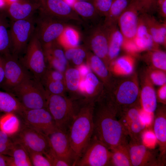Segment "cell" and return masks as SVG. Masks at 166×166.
<instances>
[{
    "instance_id": "38",
    "label": "cell",
    "mask_w": 166,
    "mask_h": 166,
    "mask_svg": "<svg viewBox=\"0 0 166 166\" xmlns=\"http://www.w3.org/2000/svg\"><path fill=\"white\" fill-rule=\"evenodd\" d=\"M48 94L64 95L65 85L61 81H45L41 82Z\"/></svg>"
},
{
    "instance_id": "40",
    "label": "cell",
    "mask_w": 166,
    "mask_h": 166,
    "mask_svg": "<svg viewBox=\"0 0 166 166\" xmlns=\"http://www.w3.org/2000/svg\"><path fill=\"white\" fill-rule=\"evenodd\" d=\"M157 0H131L142 13L148 14L156 10Z\"/></svg>"
},
{
    "instance_id": "3",
    "label": "cell",
    "mask_w": 166,
    "mask_h": 166,
    "mask_svg": "<svg viewBox=\"0 0 166 166\" xmlns=\"http://www.w3.org/2000/svg\"><path fill=\"white\" fill-rule=\"evenodd\" d=\"M26 109L46 107L47 93L40 82L32 75L25 79L9 92Z\"/></svg>"
},
{
    "instance_id": "35",
    "label": "cell",
    "mask_w": 166,
    "mask_h": 166,
    "mask_svg": "<svg viewBox=\"0 0 166 166\" xmlns=\"http://www.w3.org/2000/svg\"><path fill=\"white\" fill-rule=\"evenodd\" d=\"M147 51L144 55V58L149 65V67L160 69L166 72V52L158 48Z\"/></svg>"
},
{
    "instance_id": "7",
    "label": "cell",
    "mask_w": 166,
    "mask_h": 166,
    "mask_svg": "<svg viewBox=\"0 0 166 166\" xmlns=\"http://www.w3.org/2000/svg\"><path fill=\"white\" fill-rule=\"evenodd\" d=\"M85 33L84 41L93 53L109 65L108 53L110 27L102 24L89 26Z\"/></svg>"
},
{
    "instance_id": "52",
    "label": "cell",
    "mask_w": 166,
    "mask_h": 166,
    "mask_svg": "<svg viewBox=\"0 0 166 166\" xmlns=\"http://www.w3.org/2000/svg\"><path fill=\"white\" fill-rule=\"evenodd\" d=\"M7 6L6 0H0V10L6 8Z\"/></svg>"
},
{
    "instance_id": "27",
    "label": "cell",
    "mask_w": 166,
    "mask_h": 166,
    "mask_svg": "<svg viewBox=\"0 0 166 166\" xmlns=\"http://www.w3.org/2000/svg\"><path fill=\"white\" fill-rule=\"evenodd\" d=\"M75 12L83 21L89 26L95 25V21L100 16L93 5L84 1H76L72 6Z\"/></svg>"
},
{
    "instance_id": "10",
    "label": "cell",
    "mask_w": 166,
    "mask_h": 166,
    "mask_svg": "<svg viewBox=\"0 0 166 166\" xmlns=\"http://www.w3.org/2000/svg\"><path fill=\"white\" fill-rule=\"evenodd\" d=\"M111 154L110 150L107 147L93 135L75 166H110Z\"/></svg>"
},
{
    "instance_id": "32",
    "label": "cell",
    "mask_w": 166,
    "mask_h": 166,
    "mask_svg": "<svg viewBox=\"0 0 166 166\" xmlns=\"http://www.w3.org/2000/svg\"><path fill=\"white\" fill-rule=\"evenodd\" d=\"M128 144L120 145L110 150V166H132Z\"/></svg>"
},
{
    "instance_id": "25",
    "label": "cell",
    "mask_w": 166,
    "mask_h": 166,
    "mask_svg": "<svg viewBox=\"0 0 166 166\" xmlns=\"http://www.w3.org/2000/svg\"><path fill=\"white\" fill-rule=\"evenodd\" d=\"M134 57L127 54L117 57L111 64L112 73L118 76H128L133 73L135 65Z\"/></svg>"
},
{
    "instance_id": "15",
    "label": "cell",
    "mask_w": 166,
    "mask_h": 166,
    "mask_svg": "<svg viewBox=\"0 0 166 166\" xmlns=\"http://www.w3.org/2000/svg\"><path fill=\"white\" fill-rule=\"evenodd\" d=\"M34 29L33 24L29 18L15 20L10 33L13 51L18 54L24 49L30 39Z\"/></svg>"
},
{
    "instance_id": "17",
    "label": "cell",
    "mask_w": 166,
    "mask_h": 166,
    "mask_svg": "<svg viewBox=\"0 0 166 166\" xmlns=\"http://www.w3.org/2000/svg\"><path fill=\"white\" fill-rule=\"evenodd\" d=\"M45 17L40 23L39 33L37 34L42 46L56 41L68 26L64 22L45 14Z\"/></svg>"
},
{
    "instance_id": "22",
    "label": "cell",
    "mask_w": 166,
    "mask_h": 166,
    "mask_svg": "<svg viewBox=\"0 0 166 166\" xmlns=\"http://www.w3.org/2000/svg\"><path fill=\"white\" fill-rule=\"evenodd\" d=\"M154 42L159 45L166 46V23H161L147 13L141 14Z\"/></svg>"
},
{
    "instance_id": "48",
    "label": "cell",
    "mask_w": 166,
    "mask_h": 166,
    "mask_svg": "<svg viewBox=\"0 0 166 166\" xmlns=\"http://www.w3.org/2000/svg\"><path fill=\"white\" fill-rule=\"evenodd\" d=\"M156 10L163 18H166V0H157Z\"/></svg>"
},
{
    "instance_id": "1",
    "label": "cell",
    "mask_w": 166,
    "mask_h": 166,
    "mask_svg": "<svg viewBox=\"0 0 166 166\" xmlns=\"http://www.w3.org/2000/svg\"><path fill=\"white\" fill-rule=\"evenodd\" d=\"M117 110L103 92L95 100L93 135L110 149L128 143V135L118 120Z\"/></svg>"
},
{
    "instance_id": "18",
    "label": "cell",
    "mask_w": 166,
    "mask_h": 166,
    "mask_svg": "<svg viewBox=\"0 0 166 166\" xmlns=\"http://www.w3.org/2000/svg\"><path fill=\"white\" fill-rule=\"evenodd\" d=\"M160 104L157 105L153 114V131L158 144L160 157L166 165V105Z\"/></svg>"
},
{
    "instance_id": "46",
    "label": "cell",
    "mask_w": 166,
    "mask_h": 166,
    "mask_svg": "<svg viewBox=\"0 0 166 166\" xmlns=\"http://www.w3.org/2000/svg\"><path fill=\"white\" fill-rule=\"evenodd\" d=\"M122 48L127 52L128 54L133 57L139 52L133 39L128 40L124 38Z\"/></svg>"
},
{
    "instance_id": "42",
    "label": "cell",
    "mask_w": 166,
    "mask_h": 166,
    "mask_svg": "<svg viewBox=\"0 0 166 166\" xmlns=\"http://www.w3.org/2000/svg\"><path fill=\"white\" fill-rule=\"evenodd\" d=\"M13 143L11 137L0 129V154L8 156Z\"/></svg>"
},
{
    "instance_id": "39",
    "label": "cell",
    "mask_w": 166,
    "mask_h": 166,
    "mask_svg": "<svg viewBox=\"0 0 166 166\" xmlns=\"http://www.w3.org/2000/svg\"><path fill=\"white\" fill-rule=\"evenodd\" d=\"M11 45L10 34L0 17V53H6Z\"/></svg>"
},
{
    "instance_id": "44",
    "label": "cell",
    "mask_w": 166,
    "mask_h": 166,
    "mask_svg": "<svg viewBox=\"0 0 166 166\" xmlns=\"http://www.w3.org/2000/svg\"><path fill=\"white\" fill-rule=\"evenodd\" d=\"M49 80L61 81L64 82V77L62 73L50 67L47 68L40 82Z\"/></svg>"
},
{
    "instance_id": "30",
    "label": "cell",
    "mask_w": 166,
    "mask_h": 166,
    "mask_svg": "<svg viewBox=\"0 0 166 166\" xmlns=\"http://www.w3.org/2000/svg\"><path fill=\"white\" fill-rule=\"evenodd\" d=\"M131 0H113L105 17L104 24L108 27L117 25L119 18L128 6Z\"/></svg>"
},
{
    "instance_id": "12",
    "label": "cell",
    "mask_w": 166,
    "mask_h": 166,
    "mask_svg": "<svg viewBox=\"0 0 166 166\" xmlns=\"http://www.w3.org/2000/svg\"><path fill=\"white\" fill-rule=\"evenodd\" d=\"M19 117L24 124L47 136L58 129L46 107L26 109Z\"/></svg>"
},
{
    "instance_id": "43",
    "label": "cell",
    "mask_w": 166,
    "mask_h": 166,
    "mask_svg": "<svg viewBox=\"0 0 166 166\" xmlns=\"http://www.w3.org/2000/svg\"><path fill=\"white\" fill-rule=\"evenodd\" d=\"M113 0H92L93 5L100 16L107 14Z\"/></svg>"
},
{
    "instance_id": "51",
    "label": "cell",
    "mask_w": 166,
    "mask_h": 166,
    "mask_svg": "<svg viewBox=\"0 0 166 166\" xmlns=\"http://www.w3.org/2000/svg\"><path fill=\"white\" fill-rule=\"evenodd\" d=\"M77 69L79 70L81 78H84L90 72L88 66L85 64H81L78 66Z\"/></svg>"
},
{
    "instance_id": "13",
    "label": "cell",
    "mask_w": 166,
    "mask_h": 166,
    "mask_svg": "<svg viewBox=\"0 0 166 166\" xmlns=\"http://www.w3.org/2000/svg\"><path fill=\"white\" fill-rule=\"evenodd\" d=\"M45 14L69 24L82 23L80 17L73 8L63 0H39Z\"/></svg>"
},
{
    "instance_id": "55",
    "label": "cell",
    "mask_w": 166,
    "mask_h": 166,
    "mask_svg": "<svg viewBox=\"0 0 166 166\" xmlns=\"http://www.w3.org/2000/svg\"><path fill=\"white\" fill-rule=\"evenodd\" d=\"M77 1H87L91 3L92 0H76Z\"/></svg>"
},
{
    "instance_id": "9",
    "label": "cell",
    "mask_w": 166,
    "mask_h": 166,
    "mask_svg": "<svg viewBox=\"0 0 166 166\" xmlns=\"http://www.w3.org/2000/svg\"><path fill=\"white\" fill-rule=\"evenodd\" d=\"M10 136L13 141L21 144L28 152L45 155L51 148L47 136L24 124L16 133Z\"/></svg>"
},
{
    "instance_id": "54",
    "label": "cell",
    "mask_w": 166,
    "mask_h": 166,
    "mask_svg": "<svg viewBox=\"0 0 166 166\" xmlns=\"http://www.w3.org/2000/svg\"><path fill=\"white\" fill-rule=\"evenodd\" d=\"M18 0H6L8 6L13 2L17 1Z\"/></svg>"
},
{
    "instance_id": "31",
    "label": "cell",
    "mask_w": 166,
    "mask_h": 166,
    "mask_svg": "<svg viewBox=\"0 0 166 166\" xmlns=\"http://www.w3.org/2000/svg\"><path fill=\"white\" fill-rule=\"evenodd\" d=\"M85 85V98L95 100L103 90V84L97 77L89 72L84 78Z\"/></svg>"
},
{
    "instance_id": "26",
    "label": "cell",
    "mask_w": 166,
    "mask_h": 166,
    "mask_svg": "<svg viewBox=\"0 0 166 166\" xmlns=\"http://www.w3.org/2000/svg\"><path fill=\"white\" fill-rule=\"evenodd\" d=\"M117 26L110 27L108 53L109 64L110 65L117 57L124 40Z\"/></svg>"
},
{
    "instance_id": "47",
    "label": "cell",
    "mask_w": 166,
    "mask_h": 166,
    "mask_svg": "<svg viewBox=\"0 0 166 166\" xmlns=\"http://www.w3.org/2000/svg\"><path fill=\"white\" fill-rule=\"evenodd\" d=\"M156 93L157 102L166 105V84L160 86Z\"/></svg>"
},
{
    "instance_id": "33",
    "label": "cell",
    "mask_w": 166,
    "mask_h": 166,
    "mask_svg": "<svg viewBox=\"0 0 166 166\" xmlns=\"http://www.w3.org/2000/svg\"><path fill=\"white\" fill-rule=\"evenodd\" d=\"M81 36L79 31L73 26H67L56 40L64 49L79 46Z\"/></svg>"
},
{
    "instance_id": "45",
    "label": "cell",
    "mask_w": 166,
    "mask_h": 166,
    "mask_svg": "<svg viewBox=\"0 0 166 166\" xmlns=\"http://www.w3.org/2000/svg\"><path fill=\"white\" fill-rule=\"evenodd\" d=\"M87 53L85 48L78 46L76 47L71 60L74 64L79 66L82 64Z\"/></svg>"
},
{
    "instance_id": "14",
    "label": "cell",
    "mask_w": 166,
    "mask_h": 166,
    "mask_svg": "<svg viewBox=\"0 0 166 166\" xmlns=\"http://www.w3.org/2000/svg\"><path fill=\"white\" fill-rule=\"evenodd\" d=\"M4 58L5 76L1 86L6 91L10 92L23 80L32 75L21 62L13 57L7 54Z\"/></svg>"
},
{
    "instance_id": "21",
    "label": "cell",
    "mask_w": 166,
    "mask_h": 166,
    "mask_svg": "<svg viewBox=\"0 0 166 166\" xmlns=\"http://www.w3.org/2000/svg\"><path fill=\"white\" fill-rule=\"evenodd\" d=\"M133 41L139 52L158 48L159 45L153 41L141 14Z\"/></svg>"
},
{
    "instance_id": "16",
    "label": "cell",
    "mask_w": 166,
    "mask_h": 166,
    "mask_svg": "<svg viewBox=\"0 0 166 166\" xmlns=\"http://www.w3.org/2000/svg\"><path fill=\"white\" fill-rule=\"evenodd\" d=\"M51 148L58 157L75 166V157L68 131L57 129L47 135Z\"/></svg>"
},
{
    "instance_id": "49",
    "label": "cell",
    "mask_w": 166,
    "mask_h": 166,
    "mask_svg": "<svg viewBox=\"0 0 166 166\" xmlns=\"http://www.w3.org/2000/svg\"><path fill=\"white\" fill-rule=\"evenodd\" d=\"M5 76V61L4 57L0 56V86H1Z\"/></svg>"
},
{
    "instance_id": "19",
    "label": "cell",
    "mask_w": 166,
    "mask_h": 166,
    "mask_svg": "<svg viewBox=\"0 0 166 166\" xmlns=\"http://www.w3.org/2000/svg\"><path fill=\"white\" fill-rule=\"evenodd\" d=\"M140 13L135 4L131 1L128 6L118 18L117 24L124 38L133 39L137 29Z\"/></svg>"
},
{
    "instance_id": "24",
    "label": "cell",
    "mask_w": 166,
    "mask_h": 166,
    "mask_svg": "<svg viewBox=\"0 0 166 166\" xmlns=\"http://www.w3.org/2000/svg\"><path fill=\"white\" fill-rule=\"evenodd\" d=\"M26 109L13 94L0 91V112L13 113L20 116Z\"/></svg>"
},
{
    "instance_id": "41",
    "label": "cell",
    "mask_w": 166,
    "mask_h": 166,
    "mask_svg": "<svg viewBox=\"0 0 166 166\" xmlns=\"http://www.w3.org/2000/svg\"><path fill=\"white\" fill-rule=\"evenodd\" d=\"M34 166H52L49 159L44 154L36 152H28Z\"/></svg>"
},
{
    "instance_id": "37",
    "label": "cell",
    "mask_w": 166,
    "mask_h": 166,
    "mask_svg": "<svg viewBox=\"0 0 166 166\" xmlns=\"http://www.w3.org/2000/svg\"><path fill=\"white\" fill-rule=\"evenodd\" d=\"M145 74L153 85L160 86L166 84L165 71L149 67Z\"/></svg>"
},
{
    "instance_id": "4",
    "label": "cell",
    "mask_w": 166,
    "mask_h": 166,
    "mask_svg": "<svg viewBox=\"0 0 166 166\" xmlns=\"http://www.w3.org/2000/svg\"><path fill=\"white\" fill-rule=\"evenodd\" d=\"M78 101L64 95L48 94L46 108L58 129L68 131L77 111Z\"/></svg>"
},
{
    "instance_id": "34",
    "label": "cell",
    "mask_w": 166,
    "mask_h": 166,
    "mask_svg": "<svg viewBox=\"0 0 166 166\" xmlns=\"http://www.w3.org/2000/svg\"><path fill=\"white\" fill-rule=\"evenodd\" d=\"M20 126V121L16 114L7 113L0 116V129L9 136L16 133Z\"/></svg>"
},
{
    "instance_id": "11",
    "label": "cell",
    "mask_w": 166,
    "mask_h": 166,
    "mask_svg": "<svg viewBox=\"0 0 166 166\" xmlns=\"http://www.w3.org/2000/svg\"><path fill=\"white\" fill-rule=\"evenodd\" d=\"M132 166H164L159 151L146 146L142 140L130 139L128 144Z\"/></svg>"
},
{
    "instance_id": "36",
    "label": "cell",
    "mask_w": 166,
    "mask_h": 166,
    "mask_svg": "<svg viewBox=\"0 0 166 166\" xmlns=\"http://www.w3.org/2000/svg\"><path fill=\"white\" fill-rule=\"evenodd\" d=\"M64 77V83L68 90L71 93L78 91L79 84L81 77L78 69L70 68L66 70Z\"/></svg>"
},
{
    "instance_id": "8",
    "label": "cell",
    "mask_w": 166,
    "mask_h": 166,
    "mask_svg": "<svg viewBox=\"0 0 166 166\" xmlns=\"http://www.w3.org/2000/svg\"><path fill=\"white\" fill-rule=\"evenodd\" d=\"M117 116L130 139L142 141L146 125L142 118L140 104L121 109L118 111Z\"/></svg>"
},
{
    "instance_id": "5",
    "label": "cell",
    "mask_w": 166,
    "mask_h": 166,
    "mask_svg": "<svg viewBox=\"0 0 166 166\" xmlns=\"http://www.w3.org/2000/svg\"><path fill=\"white\" fill-rule=\"evenodd\" d=\"M106 92L110 100L117 112L125 107L140 104L139 83L136 74L119 81L113 82Z\"/></svg>"
},
{
    "instance_id": "6",
    "label": "cell",
    "mask_w": 166,
    "mask_h": 166,
    "mask_svg": "<svg viewBox=\"0 0 166 166\" xmlns=\"http://www.w3.org/2000/svg\"><path fill=\"white\" fill-rule=\"evenodd\" d=\"M22 63L37 80L40 82L47 68L42 44L37 34L30 39Z\"/></svg>"
},
{
    "instance_id": "50",
    "label": "cell",
    "mask_w": 166,
    "mask_h": 166,
    "mask_svg": "<svg viewBox=\"0 0 166 166\" xmlns=\"http://www.w3.org/2000/svg\"><path fill=\"white\" fill-rule=\"evenodd\" d=\"M11 160L10 156L0 154V166H10Z\"/></svg>"
},
{
    "instance_id": "28",
    "label": "cell",
    "mask_w": 166,
    "mask_h": 166,
    "mask_svg": "<svg viewBox=\"0 0 166 166\" xmlns=\"http://www.w3.org/2000/svg\"><path fill=\"white\" fill-rule=\"evenodd\" d=\"M7 7L9 14L15 20L29 18L35 9L32 3L22 0H18Z\"/></svg>"
},
{
    "instance_id": "23",
    "label": "cell",
    "mask_w": 166,
    "mask_h": 166,
    "mask_svg": "<svg viewBox=\"0 0 166 166\" xmlns=\"http://www.w3.org/2000/svg\"><path fill=\"white\" fill-rule=\"evenodd\" d=\"M86 56L91 69L99 79H100L105 88L109 89L113 81L111 80L107 65L101 58L93 53L87 52Z\"/></svg>"
},
{
    "instance_id": "29",
    "label": "cell",
    "mask_w": 166,
    "mask_h": 166,
    "mask_svg": "<svg viewBox=\"0 0 166 166\" xmlns=\"http://www.w3.org/2000/svg\"><path fill=\"white\" fill-rule=\"evenodd\" d=\"M12 147L8 155L11 157L10 166H32L28 152L20 143L13 141Z\"/></svg>"
},
{
    "instance_id": "53",
    "label": "cell",
    "mask_w": 166,
    "mask_h": 166,
    "mask_svg": "<svg viewBox=\"0 0 166 166\" xmlns=\"http://www.w3.org/2000/svg\"><path fill=\"white\" fill-rule=\"evenodd\" d=\"M65 2L70 6L72 8L74 3L77 1L76 0H63Z\"/></svg>"
},
{
    "instance_id": "2",
    "label": "cell",
    "mask_w": 166,
    "mask_h": 166,
    "mask_svg": "<svg viewBox=\"0 0 166 166\" xmlns=\"http://www.w3.org/2000/svg\"><path fill=\"white\" fill-rule=\"evenodd\" d=\"M94 101L85 97L79 101L76 113L68 131L70 145L75 156V166L93 135Z\"/></svg>"
},
{
    "instance_id": "20",
    "label": "cell",
    "mask_w": 166,
    "mask_h": 166,
    "mask_svg": "<svg viewBox=\"0 0 166 166\" xmlns=\"http://www.w3.org/2000/svg\"><path fill=\"white\" fill-rule=\"evenodd\" d=\"M140 91V104L143 111L147 114H154L157 106L156 92L153 85L146 75H144Z\"/></svg>"
}]
</instances>
